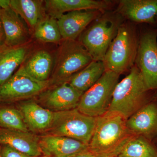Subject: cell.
Here are the masks:
<instances>
[{
  "mask_svg": "<svg viewBox=\"0 0 157 157\" xmlns=\"http://www.w3.org/2000/svg\"><path fill=\"white\" fill-rule=\"evenodd\" d=\"M127 120L117 112L108 111L97 117L89 150L95 157H118L135 136L127 127Z\"/></svg>",
  "mask_w": 157,
  "mask_h": 157,
  "instance_id": "cell-1",
  "label": "cell"
},
{
  "mask_svg": "<svg viewBox=\"0 0 157 157\" xmlns=\"http://www.w3.org/2000/svg\"><path fill=\"white\" fill-rule=\"evenodd\" d=\"M140 36L137 24L125 21L104 57L103 62L106 70L120 75L130 71L135 65Z\"/></svg>",
  "mask_w": 157,
  "mask_h": 157,
  "instance_id": "cell-2",
  "label": "cell"
},
{
  "mask_svg": "<svg viewBox=\"0 0 157 157\" xmlns=\"http://www.w3.org/2000/svg\"><path fill=\"white\" fill-rule=\"evenodd\" d=\"M141 73L135 65L128 76L118 82L113 91L109 111L117 112L128 120L153 100Z\"/></svg>",
  "mask_w": 157,
  "mask_h": 157,
  "instance_id": "cell-3",
  "label": "cell"
},
{
  "mask_svg": "<svg viewBox=\"0 0 157 157\" xmlns=\"http://www.w3.org/2000/svg\"><path fill=\"white\" fill-rule=\"evenodd\" d=\"M115 10L105 11L96 18L78 37L94 61H104L107 49L125 21Z\"/></svg>",
  "mask_w": 157,
  "mask_h": 157,
  "instance_id": "cell-4",
  "label": "cell"
},
{
  "mask_svg": "<svg viewBox=\"0 0 157 157\" xmlns=\"http://www.w3.org/2000/svg\"><path fill=\"white\" fill-rule=\"evenodd\" d=\"M92 57L78 40H63L54 60L52 86L67 82L93 61Z\"/></svg>",
  "mask_w": 157,
  "mask_h": 157,
  "instance_id": "cell-5",
  "label": "cell"
},
{
  "mask_svg": "<svg viewBox=\"0 0 157 157\" xmlns=\"http://www.w3.org/2000/svg\"><path fill=\"white\" fill-rule=\"evenodd\" d=\"M97 117L82 113L77 108L54 112L53 118L47 135L63 136L89 144Z\"/></svg>",
  "mask_w": 157,
  "mask_h": 157,
  "instance_id": "cell-6",
  "label": "cell"
},
{
  "mask_svg": "<svg viewBox=\"0 0 157 157\" xmlns=\"http://www.w3.org/2000/svg\"><path fill=\"white\" fill-rule=\"evenodd\" d=\"M120 76L106 70L95 84L82 94L77 109L92 117H98L105 114L109 110Z\"/></svg>",
  "mask_w": 157,
  "mask_h": 157,
  "instance_id": "cell-7",
  "label": "cell"
},
{
  "mask_svg": "<svg viewBox=\"0 0 157 157\" xmlns=\"http://www.w3.org/2000/svg\"><path fill=\"white\" fill-rule=\"evenodd\" d=\"M51 86L50 80L38 81L26 72L22 65L9 80L0 85V104L33 99Z\"/></svg>",
  "mask_w": 157,
  "mask_h": 157,
  "instance_id": "cell-8",
  "label": "cell"
},
{
  "mask_svg": "<svg viewBox=\"0 0 157 157\" xmlns=\"http://www.w3.org/2000/svg\"><path fill=\"white\" fill-rule=\"evenodd\" d=\"M135 65L147 89L151 92L157 90V28L148 27L140 30Z\"/></svg>",
  "mask_w": 157,
  "mask_h": 157,
  "instance_id": "cell-9",
  "label": "cell"
},
{
  "mask_svg": "<svg viewBox=\"0 0 157 157\" xmlns=\"http://www.w3.org/2000/svg\"><path fill=\"white\" fill-rule=\"evenodd\" d=\"M83 94L66 82L48 88L36 97V101L52 112H61L77 108Z\"/></svg>",
  "mask_w": 157,
  "mask_h": 157,
  "instance_id": "cell-10",
  "label": "cell"
},
{
  "mask_svg": "<svg viewBox=\"0 0 157 157\" xmlns=\"http://www.w3.org/2000/svg\"><path fill=\"white\" fill-rule=\"evenodd\" d=\"M117 2L108 0H46L44 6L46 14L56 19L67 12L82 10L112 11Z\"/></svg>",
  "mask_w": 157,
  "mask_h": 157,
  "instance_id": "cell-11",
  "label": "cell"
},
{
  "mask_svg": "<svg viewBox=\"0 0 157 157\" xmlns=\"http://www.w3.org/2000/svg\"><path fill=\"white\" fill-rule=\"evenodd\" d=\"M115 9L125 20L136 24H156L157 0H120Z\"/></svg>",
  "mask_w": 157,
  "mask_h": 157,
  "instance_id": "cell-12",
  "label": "cell"
},
{
  "mask_svg": "<svg viewBox=\"0 0 157 157\" xmlns=\"http://www.w3.org/2000/svg\"><path fill=\"white\" fill-rule=\"evenodd\" d=\"M104 12L99 10H82L63 14L57 19L62 39L77 40L90 24Z\"/></svg>",
  "mask_w": 157,
  "mask_h": 157,
  "instance_id": "cell-13",
  "label": "cell"
},
{
  "mask_svg": "<svg viewBox=\"0 0 157 157\" xmlns=\"http://www.w3.org/2000/svg\"><path fill=\"white\" fill-rule=\"evenodd\" d=\"M126 124L134 135L154 142L157 137V101L155 98L128 119Z\"/></svg>",
  "mask_w": 157,
  "mask_h": 157,
  "instance_id": "cell-14",
  "label": "cell"
},
{
  "mask_svg": "<svg viewBox=\"0 0 157 157\" xmlns=\"http://www.w3.org/2000/svg\"><path fill=\"white\" fill-rule=\"evenodd\" d=\"M39 145L43 155L70 157L89 149L88 144L73 138L50 135L39 137Z\"/></svg>",
  "mask_w": 157,
  "mask_h": 157,
  "instance_id": "cell-15",
  "label": "cell"
},
{
  "mask_svg": "<svg viewBox=\"0 0 157 157\" xmlns=\"http://www.w3.org/2000/svg\"><path fill=\"white\" fill-rule=\"evenodd\" d=\"M30 43L0 48V85L9 80L31 53Z\"/></svg>",
  "mask_w": 157,
  "mask_h": 157,
  "instance_id": "cell-16",
  "label": "cell"
},
{
  "mask_svg": "<svg viewBox=\"0 0 157 157\" xmlns=\"http://www.w3.org/2000/svg\"><path fill=\"white\" fill-rule=\"evenodd\" d=\"M19 110L29 131L33 133L46 132L53 120L54 112L44 108L32 99L23 101Z\"/></svg>",
  "mask_w": 157,
  "mask_h": 157,
  "instance_id": "cell-17",
  "label": "cell"
},
{
  "mask_svg": "<svg viewBox=\"0 0 157 157\" xmlns=\"http://www.w3.org/2000/svg\"><path fill=\"white\" fill-rule=\"evenodd\" d=\"M39 138L30 132L0 128V144L8 145L33 157L42 156Z\"/></svg>",
  "mask_w": 157,
  "mask_h": 157,
  "instance_id": "cell-18",
  "label": "cell"
},
{
  "mask_svg": "<svg viewBox=\"0 0 157 157\" xmlns=\"http://www.w3.org/2000/svg\"><path fill=\"white\" fill-rule=\"evenodd\" d=\"M0 17L6 36L5 45L17 46L29 43L30 31L24 21L11 8L0 9Z\"/></svg>",
  "mask_w": 157,
  "mask_h": 157,
  "instance_id": "cell-19",
  "label": "cell"
},
{
  "mask_svg": "<svg viewBox=\"0 0 157 157\" xmlns=\"http://www.w3.org/2000/svg\"><path fill=\"white\" fill-rule=\"evenodd\" d=\"M54 60L50 52L45 49L36 51L30 54L23 63L26 72L39 81L50 80Z\"/></svg>",
  "mask_w": 157,
  "mask_h": 157,
  "instance_id": "cell-20",
  "label": "cell"
},
{
  "mask_svg": "<svg viewBox=\"0 0 157 157\" xmlns=\"http://www.w3.org/2000/svg\"><path fill=\"white\" fill-rule=\"evenodd\" d=\"M10 7L25 22L31 33L47 14L44 1L10 0Z\"/></svg>",
  "mask_w": 157,
  "mask_h": 157,
  "instance_id": "cell-21",
  "label": "cell"
},
{
  "mask_svg": "<svg viewBox=\"0 0 157 157\" xmlns=\"http://www.w3.org/2000/svg\"><path fill=\"white\" fill-rule=\"evenodd\" d=\"M105 71L104 62L94 60L74 74L67 82L74 88L84 93L95 84Z\"/></svg>",
  "mask_w": 157,
  "mask_h": 157,
  "instance_id": "cell-22",
  "label": "cell"
},
{
  "mask_svg": "<svg viewBox=\"0 0 157 157\" xmlns=\"http://www.w3.org/2000/svg\"><path fill=\"white\" fill-rule=\"evenodd\" d=\"M118 157H157V146L155 142L142 136L132 137Z\"/></svg>",
  "mask_w": 157,
  "mask_h": 157,
  "instance_id": "cell-23",
  "label": "cell"
},
{
  "mask_svg": "<svg viewBox=\"0 0 157 157\" xmlns=\"http://www.w3.org/2000/svg\"><path fill=\"white\" fill-rule=\"evenodd\" d=\"M34 37L45 43H58L62 39L57 19L46 14L33 33Z\"/></svg>",
  "mask_w": 157,
  "mask_h": 157,
  "instance_id": "cell-24",
  "label": "cell"
},
{
  "mask_svg": "<svg viewBox=\"0 0 157 157\" xmlns=\"http://www.w3.org/2000/svg\"><path fill=\"white\" fill-rule=\"evenodd\" d=\"M0 127L24 132H29L19 109L10 107L0 108Z\"/></svg>",
  "mask_w": 157,
  "mask_h": 157,
  "instance_id": "cell-25",
  "label": "cell"
},
{
  "mask_svg": "<svg viewBox=\"0 0 157 157\" xmlns=\"http://www.w3.org/2000/svg\"><path fill=\"white\" fill-rule=\"evenodd\" d=\"M1 153L2 157H33L8 145H4L3 147Z\"/></svg>",
  "mask_w": 157,
  "mask_h": 157,
  "instance_id": "cell-26",
  "label": "cell"
},
{
  "mask_svg": "<svg viewBox=\"0 0 157 157\" xmlns=\"http://www.w3.org/2000/svg\"><path fill=\"white\" fill-rule=\"evenodd\" d=\"M6 36L2 19L0 17V48L5 45Z\"/></svg>",
  "mask_w": 157,
  "mask_h": 157,
  "instance_id": "cell-27",
  "label": "cell"
},
{
  "mask_svg": "<svg viewBox=\"0 0 157 157\" xmlns=\"http://www.w3.org/2000/svg\"><path fill=\"white\" fill-rule=\"evenodd\" d=\"M70 157H95L94 155L89 150L85 151L77 154L74 155Z\"/></svg>",
  "mask_w": 157,
  "mask_h": 157,
  "instance_id": "cell-28",
  "label": "cell"
},
{
  "mask_svg": "<svg viewBox=\"0 0 157 157\" xmlns=\"http://www.w3.org/2000/svg\"><path fill=\"white\" fill-rule=\"evenodd\" d=\"M10 8V0H0V9H7Z\"/></svg>",
  "mask_w": 157,
  "mask_h": 157,
  "instance_id": "cell-29",
  "label": "cell"
},
{
  "mask_svg": "<svg viewBox=\"0 0 157 157\" xmlns=\"http://www.w3.org/2000/svg\"><path fill=\"white\" fill-rule=\"evenodd\" d=\"M155 20L156 24H157V15L156 16L155 18Z\"/></svg>",
  "mask_w": 157,
  "mask_h": 157,
  "instance_id": "cell-30",
  "label": "cell"
},
{
  "mask_svg": "<svg viewBox=\"0 0 157 157\" xmlns=\"http://www.w3.org/2000/svg\"><path fill=\"white\" fill-rule=\"evenodd\" d=\"M39 157H48L46 156L43 155V156H42Z\"/></svg>",
  "mask_w": 157,
  "mask_h": 157,
  "instance_id": "cell-31",
  "label": "cell"
},
{
  "mask_svg": "<svg viewBox=\"0 0 157 157\" xmlns=\"http://www.w3.org/2000/svg\"><path fill=\"white\" fill-rule=\"evenodd\" d=\"M155 100L156 101H157V96L156 97V98H155Z\"/></svg>",
  "mask_w": 157,
  "mask_h": 157,
  "instance_id": "cell-32",
  "label": "cell"
},
{
  "mask_svg": "<svg viewBox=\"0 0 157 157\" xmlns=\"http://www.w3.org/2000/svg\"><path fill=\"white\" fill-rule=\"evenodd\" d=\"M0 157H2V155H1V153H0Z\"/></svg>",
  "mask_w": 157,
  "mask_h": 157,
  "instance_id": "cell-33",
  "label": "cell"
},
{
  "mask_svg": "<svg viewBox=\"0 0 157 157\" xmlns=\"http://www.w3.org/2000/svg\"><path fill=\"white\" fill-rule=\"evenodd\" d=\"M155 140H156V141H157V138H156L155 140H154V141H155Z\"/></svg>",
  "mask_w": 157,
  "mask_h": 157,
  "instance_id": "cell-34",
  "label": "cell"
}]
</instances>
